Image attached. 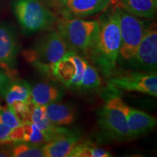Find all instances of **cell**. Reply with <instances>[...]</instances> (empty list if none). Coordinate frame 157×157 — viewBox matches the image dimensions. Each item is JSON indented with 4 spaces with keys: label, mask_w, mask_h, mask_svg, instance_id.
Here are the masks:
<instances>
[{
    "label": "cell",
    "mask_w": 157,
    "mask_h": 157,
    "mask_svg": "<svg viewBox=\"0 0 157 157\" xmlns=\"http://www.w3.org/2000/svg\"><path fill=\"white\" fill-rule=\"evenodd\" d=\"M49 74L66 87L73 89L93 90L102 83L98 70L74 51H69L56 62Z\"/></svg>",
    "instance_id": "6da1fadb"
},
{
    "label": "cell",
    "mask_w": 157,
    "mask_h": 157,
    "mask_svg": "<svg viewBox=\"0 0 157 157\" xmlns=\"http://www.w3.org/2000/svg\"><path fill=\"white\" fill-rule=\"evenodd\" d=\"M120 45V28L115 9L105 21L100 23L97 39L89 54L103 75H113L119 60Z\"/></svg>",
    "instance_id": "7a4b0ae2"
},
{
    "label": "cell",
    "mask_w": 157,
    "mask_h": 157,
    "mask_svg": "<svg viewBox=\"0 0 157 157\" xmlns=\"http://www.w3.org/2000/svg\"><path fill=\"white\" fill-rule=\"evenodd\" d=\"M57 26L71 51L78 55H89L97 39L100 22L78 17H63L58 21Z\"/></svg>",
    "instance_id": "3957f363"
},
{
    "label": "cell",
    "mask_w": 157,
    "mask_h": 157,
    "mask_svg": "<svg viewBox=\"0 0 157 157\" xmlns=\"http://www.w3.org/2000/svg\"><path fill=\"white\" fill-rule=\"evenodd\" d=\"M70 49L58 31H52L38 39L24 52L25 60L37 69L49 74L51 67L69 52Z\"/></svg>",
    "instance_id": "277c9868"
},
{
    "label": "cell",
    "mask_w": 157,
    "mask_h": 157,
    "mask_svg": "<svg viewBox=\"0 0 157 157\" xmlns=\"http://www.w3.org/2000/svg\"><path fill=\"white\" fill-rule=\"evenodd\" d=\"M13 11L23 31L33 34L52 26L55 16L42 0H15Z\"/></svg>",
    "instance_id": "5b68a950"
},
{
    "label": "cell",
    "mask_w": 157,
    "mask_h": 157,
    "mask_svg": "<svg viewBox=\"0 0 157 157\" xmlns=\"http://www.w3.org/2000/svg\"><path fill=\"white\" fill-rule=\"evenodd\" d=\"M115 9L119 18L121 35L119 59L128 62L136 52L148 25L121 7Z\"/></svg>",
    "instance_id": "8992f818"
},
{
    "label": "cell",
    "mask_w": 157,
    "mask_h": 157,
    "mask_svg": "<svg viewBox=\"0 0 157 157\" xmlns=\"http://www.w3.org/2000/svg\"><path fill=\"white\" fill-rule=\"evenodd\" d=\"M122 99L113 97L102 107L99 113V123L110 137L117 140L131 139L127 127V118L121 108Z\"/></svg>",
    "instance_id": "52a82bcc"
},
{
    "label": "cell",
    "mask_w": 157,
    "mask_h": 157,
    "mask_svg": "<svg viewBox=\"0 0 157 157\" xmlns=\"http://www.w3.org/2000/svg\"><path fill=\"white\" fill-rule=\"evenodd\" d=\"M128 63L135 69L156 73L157 30L156 24L148 25L136 52Z\"/></svg>",
    "instance_id": "ba28073f"
},
{
    "label": "cell",
    "mask_w": 157,
    "mask_h": 157,
    "mask_svg": "<svg viewBox=\"0 0 157 157\" xmlns=\"http://www.w3.org/2000/svg\"><path fill=\"white\" fill-rule=\"evenodd\" d=\"M111 87L127 92H136L157 97L156 73L131 72L113 76L109 80Z\"/></svg>",
    "instance_id": "9c48e42d"
},
{
    "label": "cell",
    "mask_w": 157,
    "mask_h": 157,
    "mask_svg": "<svg viewBox=\"0 0 157 157\" xmlns=\"http://www.w3.org/2000/svg\"><path fill=\"white\" fill-rule=\"evenodd\" d=\"M66 17H87L102 12L107 6L101 0H54Z\"/></svg>",
    "instance_id": "30bf717a"
},
{
    "label": "cell",
    "mask_w": 157,
    "mask_h": 157,
    "mask_svg": "<svg viewBox=\"0 0 157 157\" xmlns=\"http://www.w3.org/2000/svg\"><path fill=\"white\" fill-rule=\"evenodd\" d=\"M121 105L126 115L127 127L131 139L145 134L156 125V118L154 116L129 106L123 100Z\"/></svg>",
    "instance_id": "8fae6325"
},
{
    "label": "cell",
    "mask_w": 157,
    "mask_h": 157,
    "mask_svg": "<svg viewBox=\"0 0 157 157\" xmlns=\"http://www.w3.org/2000/svg\"><path fill=\"white\" fill-rule=\"evenodd\" d=\"M18 52L14 31L5 25H0V66L7 71H14Z\"/></svg>",
    "instance_id": "7c38bea8"
},
{
    "label": "cell",
    "mask_w": 157,
    "mask_h": 157,
    "mask_svg": "<svg viewBox=\"0 0 157 157\" xmlns=\"http://www.w3.org/2000/svg\"><path fill=\"white\" fill-rule=\"evenodd\" d=\"M29 121L33 123L46 135L49 141L68 133L66 129L58 127L51 122L45 112L44 105H36L31 102Z\"/></svg>",
    "instance_id": "4fadbf2b"
},
{
    "label": "cell",
    "mask_w": 157,
    "mask_h": 157,
    "mask_svg": "<svg viewBox=\"0 0 157 157\" xmlns=\"http://www.w3.org/2000/svg\"><path fill=\"white\" fill-rule=\"evenodd\" d=\"M79 143V137L68 132L45 143L42 150L44 157H70L71 153Z\"/></svg>",
    "instance_id": "5bb4252c"
},
{
    "label": "cell",
    "mask_w": 157,
    "mask_h": 157,
    "mask_svg": "<svg viewBox=\"0 0 157 157\" xmlns=\"http://www.w3.org/2000/svg\"><path fill=\"white\" fill-rule=\"evenodd\" d=\"M44 109L48 119L56 126H67L75 121L76 111L68 104L56 101L47 104Z\"/></svg>",
    "instance_id": "9a60e30c"
},
{
    "label": "cell",
    "mask_w": 157,
    "mask_h": 157,
    "mask_svg": "<svg viewBox=\"0 0 157 157\" xmlns=\"http://www.w3.org/2000/svg\"><path fill=\"white\" fill-rule=\"evenodd\" d=\"M62 97L61 89L48 82H39L31 87V101L36 105H46L58 101Z\"/></svg>",
    "instance_id": "2e32d148"
},
{
    "label": "cell",
    "mask_w": 157,
    "mask_h": 157,
    "mask_svg": "<svg viewBox=\"0 0 157 157\" xmlns=\"http://www.w3.org/2000/svg\"><path fill=\"white\" fill-rule=\"evenodd\" d=\"M137 17L154 18L157 10V0H121L120 7Z\"/></svg>",
    "instance_id": "e0dca14e"
},
{
    "label": "cell",
    "mask_w": 157,
    "mask_h": 157,
    "mask_svg": "<svg viewBox=\"0 0 157 157\" xmlns=\"http://www.w3.org/2000/svg\"><path fill=\"white\" fill-rule=\"evenodd\" d=\"M8 106L17 101H31V87L26 82H17L10 84L4 94Z\"/></svg>",
    "instance_id": "ac0fdd59"
},
{
    "label": "cell",
    "mask_w": 157,
    "mask_h": 157,
    "mask_svg": "<svg viewBox=\"0 0 157 157\" xmlns=\"http://www.w3.org/2000/svg\"><path fill=\"white\" fill-rule=\"evenodd\" d=\"M111 153L91 143H79L71 153L70 157H110Z\"/></svg>",
    "instance_id": "d6986e66"
},
{
    "label": "cell",
    "mask_w": 157,
    "mask_h": 157,
    "mask_svg": "<svg viewBox=\"0 0 157 157\" xmlns=\"http://www.w3.org/2000/svg\"><path fill=\"white\" fill-rule=\"evenodd\" d=\"M21 126L23 129V142L35 145L45 144L49 142L46 135L33 123L26 121L22 123Z\"/></svg>",
    "instance_id": "ffe728a7"
},
{
    "label": "cell",
    "mask_w": 157,
    "mask_h": 157,
    "mask_svg": "<svg viewBox=\"0 0 157 157\" xmlns=\"http://www.w3.org/2000/svg\"><path fill=\"white\" fill-rule=\"evenodd\" d=\"M11 156L14 157H44L42 146L40 145L21 142L11 149Z\"/></svg>",
    "instance_id": "44dd1931"
},
{
    "label": "cell",
    "mask_w": 157,
    "mask_h": 157,
    "mask_svg": "<svg viewBox=\"0 0 157 157\" xmlns=\"http://www.w3.org/2000/svg\"><path fill=\"white\" fill-rule=\"evenodd\" d=\"M31 101H17L10 105V108L13 110L17 117L21 122L29 121V112H30Z\"/></svg>",
    "instance_id": "7402d4cb"
},
{
    "label": "cell",
    "mask_w": 157,
    "mask_h": 157,
    "mask_svg": "<svg viewBox=\"0 0 157 157\" xmlns=\"http://www.w3.org/2000/svg\"><path fill=\"white\" fill-rule=\"evenodd\" d=\"M0 124H3L11 128H15L20 126L22 122L19 120L13 110L9 107L7 109L0 112Z\"/></svg>",
    "instance_id": "603a6c76"
},
{
    "label": "cell",
    "mask_w": 157,
    "mask_h": 157,
    "mask_svg": "<svg viewBox=\"0 0 157 157\" xmlns=\"http://www.w3.org/2000/svg\"><path fill=\"white\" fill-rule=\"evenodd\" d=\"M13 128H11L7 125L0 124V143L7 144L10 143V135Z\"/></svg>",
    "instance_id": "cb8c5ba5"
},
{
    "label": "cell",
    "mask_w": 157,
    "mask_h": 157,
    "mask_svg": "<svg viewBox=\"0 0 157 157\" xmlns=\"http://www.w3.org/2000/svg\"><path fill=\"white\" fill-rule=\"evenodd\" d=\"M11 84V79L5 72L0 71V94L4 95L7 87Z\"/></svg>",
    "instance_id": "d4e9b609"
},
{
    "label": "cell",
    "mask_w": 157,
    "mask_h": 157,
    "mask_svg": "<svg viewBox=\"0 0 157 157\" xmlns=\"http://www.w3.org/2000/svg\"><path fill=\"white\" fill-rule=\"evenodd\" d=\"M11 156V149L0 143V157Z\"/></svg>",
    "instance_id": "484cf974"
},
{
    "label": "cell",
    "mask_w": 157,
    "mask_h": 157,
    "mask_svg": "<svg viewBox=\"0 0 157 157\" xmlns=\"http://www.w3.org/2000/svg\"><path fill=\"white\" fill-rule=\"evenodd\" d=\"M101 1L103 2L108 7H109L110 5L114 6L115 7H120L121 0H101Z\"/></svg>",
    "instance_id": "4316f807"
},
{
    "label": "cell",
    "mask_w": 157,
    "mask_h": 157,
    "mask_svg": "<svg viewBox=\"0 0 157 157\" xmlns=\"http://www.w3.org/2000/svg\"><path fill=\"white\" fill-rule=\"evenodd\" d=\"M2 105H1V103H0V111H2Z\"/></svg>",
    "instance_id": "83f0119b"
}]
</instances>
